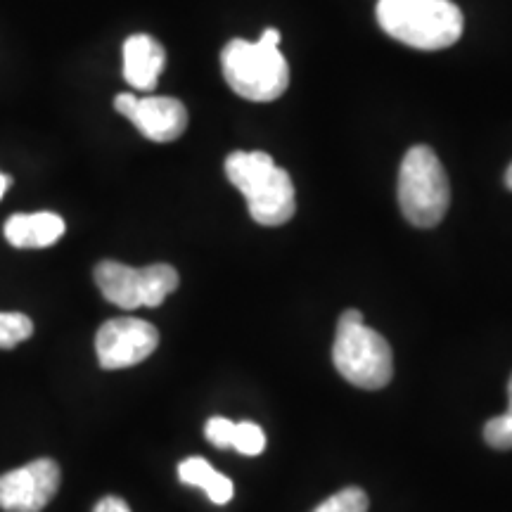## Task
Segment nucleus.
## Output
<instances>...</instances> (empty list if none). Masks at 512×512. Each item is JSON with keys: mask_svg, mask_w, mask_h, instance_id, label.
Wrapping results in <instances>:
<instances>
[{"mask_svg": "<svg viewBox=\"0 0 512 512\" xmlns=\"http://www.w3.org/2000/svg\"><path fill=\"white\" fill-rule=\"evenodd\" d=\"M228 86L252 102L278 100L290 86V67L280 50V31L266 29L259 41L233 38L221 53Z\"/></svg>", "mask_w": 512, "mask_h": 512, "instance_id": "f257e3e1", "label": "nucleus"}, {"mask_svg": "<svg viewBox=\"0 0 512 512\" xmlns=\"http://www.w3.org/2000/svg\"><path fill=\"white\" fill-rule=\"evenodd\" d=\"M226 176L242 192L259 226H283L294 216L292 178L266 152H233L226 159Z\"/></svg>", "mask_w": 512, "mask_h": 512, "instance_id": "f03ea898", "label": "nucleus"}, {"mask_svg": "<svg viewBox=\"0 0 512 512\" xmlns=\"http://www.w3.org/2000/svg\"><path fill=\"white\" fill-rule=\"evenodd\" d=\"M384 34L415 50H444L463 36V12L451 0H380Z\"/></svg>", "mask_w": 512, "mask_h": 512, "instance_id": "7ed1b4c3", "label": "nucleus"}, {"mask_svg": "<svg viewBox=\"0 0 512 512\" xmlns=\"http://www.w3.org/2000/svg\"><path fill=\"white\" fill-rule=\"evenodd\" d=\"M332 361L344 380L361 389H382L392 382V347L380 332L368 328L361 311L351 309L339 316Z\"/></svg>", "mask_w": 512, "mask_h": 512, "instance_id": "20e7f679", "label": "nucleus"}, {"mask_svg": "<svg viewBox=\"0 0 512 512\" xmlns=\"http://www.w3.org/2000/svg\"><path fill=\"white\" fill-rule=\"evenodd\" d=\"M451 204V185L444 164L432 147L415 145L399 169V207L418 228H434L444 221Z\"/></svg>", "mask_w": 512, "mask_h": 512, "instance_id": "39448f33", "label": "nucleus"}, {"mask_svg": "<svg viewBox=\"0 0 512 512\" xmlns=\"http://www.w3.org/2000/svg\"><path fill=\"white\" fill-rule=\"evenodd\" d=\"M95 283L102 297L121 309H140L150 306L155 309L178 290V271L169 264H152L145 268H131L119 261H100L95 266Z\"/></svg>", "mask_w": 512, "mask_h": 512, "instance_id": "423d86ee", "label": "nucleus"}, {"mask_svg": "<svg viewBox=\"0 0 512 512\" xmlns=\"http://www.w3.org/2000/svg\"><path fill=\"white\" fill-rule=\"evenodd\" d=\"M159 347V332L143 318H112L95 335V351L105 370H121L143 363Z\"/></svg>", "mask_w": 512, "mask_h": 512, "instance_id": "0eeeda50", "label": "nucleus"}, {"mask_svg": "<svg viewBox=\"0 0 512 512\" xmlns=\"http://www.w3.org/2000/svg\"><path fill=\"white\" fill-rule=\"evenodd\" d=\"M114 110L126 117L152 143H171L181 138L188 126V110L181 100L164 95L138 98L133 93H119L114 98Z\"/></svg>", "mask_w": 512, "mask_h": 512, "instance_id": "6e6552de", "label": "nucleus"}, {"mask_svg": "<svg viewBox=\"0 0 512 512\" xmlns=\"http://www.w3.org/2000/svg\"><path fill=\"white\" fill-rule=\"evenodd\" d=\"M60 489V465L50 458L17 467L0 477V508L5 512H41Z\"/></svg>", "mask_w": 512, "mask_h": 512, "instance_id": "1a4fd4ad", "label": "nucleus"}, {"mask_svg": "<svg viewBox=\"0 0 512 512\" xmlns=\"http://www.w3.org/2000/svg\"><path fill=\"white\" fill-rule=\"evenodd\" d=\"M166 64L164 46L147 34H133L124 43V79L136 91H155Z\"/></svg>", "mask_w": 512, "mask_h": 512, "instance_id": "9d476101", "label": "nucleus"}, {"mask_svg": "<svg viewBox=\"0 0 512 512\" xmlns=\"http://www.w3.org/2000/svg\"><path fill=\"white\" fill-rule=\"evenodd\" d=\"M64 235L62 216L53 211L15 214L5 221V240L17 249H43L55 245Z\"/></svg>", "mask_w": 512, "mask_h": 512, "instance_id": "9b49d317", "label": "nucleus"}, {"mask_svg": "<svg viewBox=\"0 0 512 512\" xmlns=\"http://www.w3.org/2000/svg\"><path fill=\"white\" fill-rule=\"evenodd\" d=\"M178 479L188 486H200L204 494L209 496L211 503L226 505L235 494V486L226 475L216 472L204 458H185L181 465H178Z\"/></svg>", "mask_w": 512, "mask_h": 512, "instance_id": "f8f14e48", "label": "nucleus"}, {"mask_svg": "<svg viewBox=\"0 0 512 512\" xmlns=\"http://www.w3.org/2000/svg\"><path fill=\"white\" fill-rule=\"evenodd\" d=\"M34 335V323L24 313H0V349H15Z\"/></svg>", "mask_w": 512, "mask_h": 512, "instance_id": "ddd939ff", "label": "nucleus"}, {"mask_svg": "<svg viewBox=\"0 0 512 512\" xmlns=\"http://www.w3.org/2000/svg\"><path fill=\"white\" fill-rule=\"evenodd\" d=\"M368 505L366 491L358 486H347L320 503L318 508H313V512H368Z\"/></svg>", "mask_w": 512, "mask_h": 512, "instance_id": "4468645a", "label": "nucleus"}, {"mask_svg": "<svg viewBox=\"0 0 512 512\" xmlns=\"http://www.w3.org/2000/svg\"><path fill=\"white\" fill-rule=\"evenodd\" d=\"M233 448L242 456H259L266 448V434L256 422H235Z\"/></svg>", "mask_w": 512, "mask_h": 512, "instance_id": "2eb2a0df", "label": "nucleus"}, {"mask_svg": "<svg viewBox=\"0 0 512 512\" xmlns=\"http://www.w3.org/2000/svg\"><path fill=\"white\" fill-rule=\"evenodd\" d=\"M484 441L496 451H510L512 448V415L503 413L491 418L484 425Z\"/></svg>", "mask_w": 512, "mask_h": 512, "instance_id": "dca6fc26", "label": "nucleus"}, {"mask_svg": "<svg viewBox=\"0 0 512 512\" xmlns=\"http://www.w3.org/2000/svg\"><path fill=\"white\" fill-rule=\"evenodd\" d=\"M204 434H207L209 444H214L216 448H233V439H235V422L228 418H209L207 427H204Z\"/></svg>", "mask_w": 512, "mask_h": 512, "instance_id": "f3484780", "label": "nucleus"}, {"mask_svg": "<svg viewBox=\"0 0 512 512\" xmlns=\"http://www.w3.org/2000/svg\"><path fill=\"white\" fill-rule=\"evenodd\" d=\"M93 512H131V508H128V503L124 501V498L105 496L98 505H95Z\"/></svg>", "mask_w": 512, "mask_h": 512, "instance_id": "a211bd4d", "label": "nucleus"}, {"mask_svg": "<svg viewBox=\"0 0 512 512\" xmlns=\"http://www.w3.org/2000/svg\"><path fill=\"white\" fill-rule=\"evenodd\" d=\"M10 185H12V178H10V176H5L3 171H0V200H3L5 192H8Z\"/></svg>", "mask_w": 512, "mask_h": 512, "instance_id": "6ab92c4d", "label": "nucleus"}, {"mask_svg": "<svg viewBox=\"0 0 512 512\" xmlns=\"http://www.w3.org/2000/svg\"><path fill=\"white\" fill-rule=\"evenodd\" d=\"M505 413L512 415V377H510V382H508V411H505Z\"/></svg>", "mask_w": 512, "mask_h": 512, "instance_id": "aec40b11", "label": "nucleus"}, {"mask_svg": "<svg viewBox=\"0 0 512 512\" xmlns=\"http://www.w3.org/2000/svg\"><path fill=\"white\" fill-rule=\"evenodd\" d=\"M505 185H508V190H512V164L508 166V171H505Z\"/></svg>", "mask_w": 512, "mask_h": 512, "instance_id": "412c9836", "label": "nucleus"}]
</instances>
